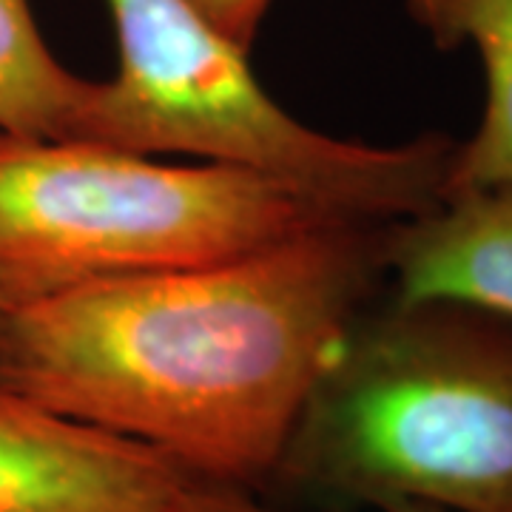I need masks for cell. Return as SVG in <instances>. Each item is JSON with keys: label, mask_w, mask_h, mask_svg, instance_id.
Listing matches in <instances>:
<instances>
[{"label": "cell", "mask_w": 512, "mask_h": 512, "mask_svg": "<svg viewBox=\"0 0 512 512\" xmlns=\"http://www.w3.org/2000/svg\"><path fill=\"white\" fill-rule=\"evenodd\" d=\"M205 18L239 49L251 52L259 26L274 0H191Z\"/></svg>", "instance_id": "9c48e42d"}, {"label": "cell", "mask_w": 512, "mask_h": 512, "mask_svg": "<svg viewBox=\"0 0 512 512\" xmlns=\"http://www.w3.org/2000/svg\"><path fill=\"white\" fill-rule=\"evenodd\" d=\"M410 15L416 18L421 29H427L433 43L439 46L441 32H444V12H447V0H407Z\"/></svg>", "instance_id": "8fae6325"}, {"label": "cell", "mask_w": 512, "mask_h": 512, "mask_svg": "<svg viewBox=\"0 0 512 512\" xmlns=\"http://www.w3.org/2000/svg\"><path fill=\"white\" fill-rule=\"evenodd\" d=\"M384 271L396 302H461L512 319V185L453 191L393 222Z\"/></svg>", "instance_id": "8992f818"}, {"label": "cell", "mask_w": 512, "mask_h": 512, "mask_svg": "<svg viewBox=\"0 0 512 512\" xmlns=\"http://www.w3.org/2000/svg\"><path fill=\"white\" fill-rule=\"evenodd\" d=\"M225 487L0 384V512H211Z\"/></svg>", "instance_id": "5b68a950"}, {"label": "cell", "mask_w": 512, "mask_h": 512, "mask_svg": "<svg viewBox=\"0 0 512 512\" xmlns=\"http://www.w3.org/2000/svg\"><path fill=\"white\" fill-rule=\"evenodd\" d=\"M390 225L328 222L237 259L9 308L0 384L208 481H274L311 384L387 276Z\"/></svg>", "instance_id": "6da1fadb"}, {"label": "cell", "mask_w": 512, "mask_h": 512, "mask_svg": "<svg viewBox=\"0 0 512 512\" xmlns=\"http://www.w3.org/2000/svg\"><path fill=\"white\" fill-rule=\"evenodd\" d=\"M461 43L481 60L484 111L476 134L456 146L447 194L512 185V0H447L439 49Z\"/></svg>", "instance_id": "ba28073f"}, {"label": "cell", "mask_w": 512, "mask_h": 512, "mask_svg": "<svg viewBox=\"0 0 512 512\" xmlns=\"http://www.w3.org/2000/svg\"><path fill=\"white\" fill-rule=\"evenodd\" d=\"M214 512H293V510H279V507H268V504H259L256 498H251L248 490H237V487H225V493L220 495ZM387 512H444L439 507H427V504H404V507H393Z\"/></svg>", "instance_id": "30bf717a"}, {"label": "cell", "mask_w": 512, "mask_h": 512, "mask_svg": "<svg viewBox=\"0 0 512 512\" xmlns=\"http://www.w3.org/2000/svg\"><path fill=\"white\" fill-rule=\"evenodd\" d=\"M94 83L69 72L40 35L29 0H0V131L83 140Z\"/></svg>", "instance_id": "52a82bcc"}, {"label": "cell", "mask_w": 512, "mask_h": 512, "mask_svg": "<svg viewBox=\"0 0 512 512\" xmlns=\"http://www.w3.org/2000/svg\"><path fill=\"white\" fill-rule=\"evenodd\" d=\"M0 322H3V308H0Z\"/></svg>", "instance_id": "7c38bea8"}, {"label": "cell", "mask_w": 512, "mask_h": 512, "mask_svg": "<svg viewBox=\"0 0 512 512\" xmlns=\"http://www.w3.org/2000/svg\"><path fill=\"white\" fill-rule=\"evenodd\" d=\"M274 481L382 512H512V319L444 299L365 308L311 384Z\"/></svg>", "instance_id": "7a4b0ae2"}, {"label": "cell", "mask_w": 512, "mask_h": 512, "mask_svg": "<svg viewBox=\"0 0 512 512\" xmlns=\"http://www.w3.org/2000/svg\"><path fill=\"white\" fill-rule=\"evenodd\" d=\"M342 220L305 188L248 165H163L0 131L3 313L94 279L248 256Z\"/></svg>", "instance_id": "3957f363"}, {"label": "cell", "mask_w": 512, "mask_h": 512, "mask_svg": "<svg viewBox=\"0 0 512 512\" xmlns=\"http://www.w3.org/2000/svg\"><path fill=\"white\" fill-rule=\"evenodd\" d=\"M106 3L120 69L94 83L83 143L248 165L362 222L413 220L444 200L458 146L450 137L365 146L319 134L279 109L248 52L191 0Z\"/></svg>", "instance_id": "277c9868"}]
</instances>
